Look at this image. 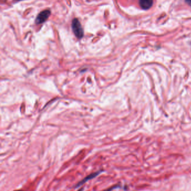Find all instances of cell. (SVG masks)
Listing matches in <instances>:
<instances>
[{"mask_svg": "<svg viewBox=\"0 0 191 191\" xmlns=\"http://www.w3.org/2000/svg\"><path fill=\"white\" fill-rule=\"evenodd\" d=\"M72 29L73 33L78 39H81L84 36V30L79 20L75 18L72 21Z\"/></svg>", "mask_w": 191, "mask_h": 191, "instance_id": "obj_1", "label": "cell"}, {"mask_svg": "<svg viewBox=\"0 0 191 191\" xmlns=\"http://www.w3.org/2000/svg\"><path fill=\"white\" fill-rule=\"evenodd\" d=\"M104 172V170H99L98 171H96L94 173H92L90 174L89 175L87 176L86 177H85L84 179H82L81 181L79 182L77 184H76L74 186V188H77L79 187H80L81 186L87 182L91 180L94 178H95L96 177H98L99 175H100L102 172Z\"/></svg>", "mask_w": 191, "mask_h": 191, "instance_id": "obj_2", "label": "cell"}, {"mask_svg": "<svg viewBox=\"0 0 191 191\" xmlns=\"http://www.w3.org/2000/svg\"><path fill=\"white\" fill-rule=\"evenodd\" d=\"M50 15L51 11L49 10H44L40 12L35 19V23L37 24H43L48 19Z\"/></svg>", "mask_w": 191, "mask_h": 191, "instance_id": "obj_3", "label": "cell"}, {"mask_svg": "<svg viewBox=\"0 0 191 191\" xmlns=\"http://www.w3.org/2000/svg\"><path fill=\"white\" fill-rule=\"evenodd\" d=\"M139 4L143 10H148L153 6V0H139Z\"/></svg>", "mask_w": 191, "mask_h": 191, "instance_id": "obj_4", "label": "cell"}, {"mask_svg": "<svg viewBox=\"0 0 191 191\" xmlns=\"http://www.w3.org/2000/svg\"><path fill=\"white\" fill-rule=\"evenodd\" d=\"M121 188V187H120V184H116L115 186L110 187L109 188L106 189V190H104L103 191H112L113 190H115V189H117V188Z\"/></svg>", "mask_w": 191, "mask_h": 191, "instance_id": "obj_5", "label": "cell"}, {"mask_svg": "<svg viewBox=\"0 0 191 191\" xmlns=\"http://www.w3.org/2000/svg\"><path fill=\"white\" fill-rule=\"evenodd\" d=\"M185 1L188 5L191 6V0H185Z\"/></svg>", "mask_w": 191, "mask_h": 191, "instance_id": "obj_6", "label": "cell"}, {"mask_svg": "<svg viewBox=\"0 0 191 191\" xmlns=\"http://www.w3.org/2000/svg\"><path fill=\"white\" fill-rule=\"evenodd\" d=\"M84 187H82L81 188H80L77 191H84Z\"/></svg>", "mask_w": 191, "mask_h": 191, "instance_id": "obj_7", "label": "cell"}, {"mask_svg": "<svg viewBox=\"0 0 191 191\" xmlns=\"http://www.w3.org/2000/svg\"><path fill=\"white\" fill-rule=\"evenodd\" d=\"M15 1H22V0H14Z\"/></svg>", "mask_w": 191, "mask_h": 191, "instance_id": "obj_8", "label": "cell"}, {"mask_svg": "<svg viewBox=\"0 0 191 191\" xmlns=\"http://www.w3.org/2000/svg\"><path fill=\"white\" fill-rule=\"evenodd\" d=\"M21 191V190H18V191Z\"/></svg>", "mask_w": 191, "mask_h": 191, "instance_id": "obj_9", "label": "cell"}]
</instances>
